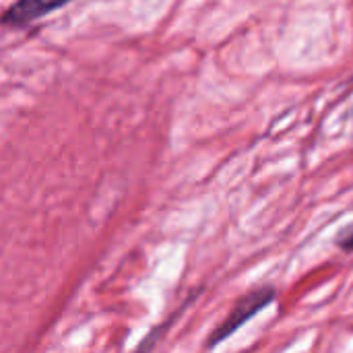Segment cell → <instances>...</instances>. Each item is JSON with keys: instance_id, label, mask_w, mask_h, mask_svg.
I'll return each instance as SVG.
<instances>
[{"instance_id": "6da1fadb", "label": "cell", "mask_w": 353, "mask_h": 353, "mask_svg": "<svg viewBox=\"0 0 353 353\" xmlns=\"http://www.w3.org/2000/svg\"><path fill=\"white\" fill-rule=\"evenodd\" d=\"M275 290L273 288H261V290H254L250 294H246L244 298H240L234 306V310L228 314V319L211 333L209 341H207V347H215L219 345L221 341L230 339L242 325H246L254 314H259L261 310H265L273 300H275Z\"/></svg>"}, {"instance_id": "7a4b0ae2", "label": "cell", "mask_w": 353, "mask_h": 353, "mask_svg": "<svg viewBox=\"0 0 353 353\" xmlns=\"http://www.w3.org/2000/svg\"><path fill=\"white\" fill-rule=\"evenodd\" d=\"M72 0H14L2 14V27H27L29 23L60 10L62 6L70 4Z\"/></svg>"}, {"instance_id": "3957f363", "label": "cell", "mask_w": 353, "mask_h": 353, "mask_svg": "<svg viewBox=\"0 0 353 353\" xmlns=\"http://www.w3.org/2000/svg\"><path fill=\"white\" fill-rule=\"evenodd\" d=\"M339 248H341V250H345V252H352L353 250V228L352 230H347V232H343V234L339 236Z\"/></svg>"}, {"instance_id": "277c9868", "label": "cell", "mask_w": 353, "mask_h": 353, "mask_svg": "<svg viewBox=\"0 0 353 353\" xmlns=\"http://www.w3.org/2000/svg\"><path fill=\"white\" fill-rule=\"evenodd\" d=\"M352 116H353V112H352Z\"/></svg>"}]
</instances>
